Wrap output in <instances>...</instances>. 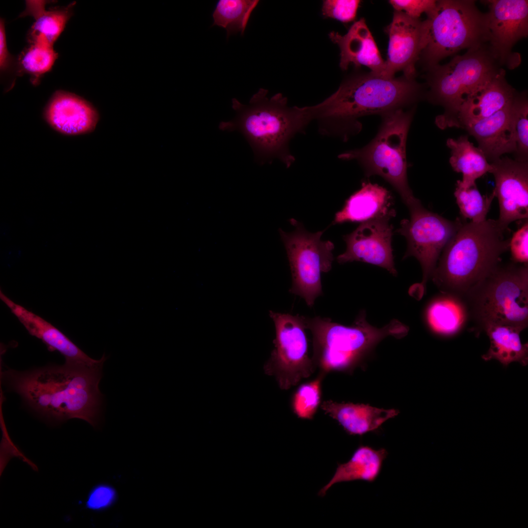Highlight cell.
Masks as SVG:
<instances>
[{"mask_svg": "<svg viewBox=\"0 0 528 528\" xmlns=\"http://www.w3.org/2000/svg\"><path fill=\"white\" fill-rule=\"evenodd\" d=\"M106 358L94 365L65 363L34 370L1 371V381L41 416L53 421L99 420L103 395L99 384Z\"/></svg>", "mask_w": 528, "mask_h": 528, "instance_id": "1", "label": "cell"}, {"mask_svg": "<svg viewBox=\"0 0 528 528\" xmlns=\"http://www.w3.org/2000/svg\"><path fill=\"white\" fill-rule=\"evenodd\" d=\"M422 91V86L415 78L358 73L347 78L322 102L308 108L311 121L317 122L320 134L345 141L361 130L360 117L383 115L403 109L419 100Z\"/></svg>", "mask_w": 528, "mask_h": 528, "instance_id": "2", "label": "cell"}, {"mask_svg": "<svg viewBox=\"0 0 528 528\" xmlns=\"http://www.w3.org/2000/svg\"><path fill=\"white\" fill-rule=\"evenodd\" d=\"M267 94V90L260 88L246 105L233 98L235 115L230 120L221 122L219 128L241 133L259 164L277 159L289 168L295 160L289 150L290 141L296 134L304 133L311 120L307 107H290L282 93L270 98Z\"/></svg>", "mask_w": 528, "mask_h": 528, "instance_id": "3", "label": "cell"}, {"mask_svg": "<svg viewBox=\"0 0 528 528\" xmlns=\"http://www.w3.org/2000/svg\"><path fill=\"white\" fill-rule=\"evenodd\" d=\"M497 220H462L442 250L431 278L442 293L462 299L500 263L509 239Z\"/></svg>", "mask_w": 528, "mask_h": 528, "instance_id": "4", "label": "cell"}, {"mask_svg": "<svg viewBox=\"0 0 528 528\" xmlns=\"http://www.w3.org/2000/svg\"><path fill=\"white\" fill-rule=\"evenodd\" d=\"M303 318L312 335V360L325 374L333 371L352 372L382 340L389 336L403 337L409 330L396 319L382 328L374 327L367 321L364 311L348 326L320 316Z\"/></svg>", "mask_w": 528, "mask_h": 528, "instance_id": "5", "label": "cell"}, {"mask_svg": "<svg viewBox=\"0 0 528 528\" xmlns=\"http://www.w3.org/2000/svg\"><path fill=\"white\" fill-rule=\"evenodd\" d=\"M479 330L505 325L522 331L528 325V266L500 263L463 299Z\"/></svg>", "mask_w": 528, "mask_h": 528, "instance_id": "6", "label": "cell"}, {"mask_svg": "<svg viewBox=\"0 0 528 528\" xmlns=\"http://www.w3.org/2000/svg\"><path fill=\"white\" fill-rule=\"evenodd\" d=\"M423 23L418 61L426 70L461 50L478 47L488 41L487 13H482L474 0H437Z\"/></svg>", "mask_w": 528, "mask_h": 528, "instance_id": "7", "label": "cell"}, {"mask_svg": "<svg viewBox=\"0 0 528 528\" xmlns=\"http://www.w3.org/2000/svg\"><path fill=\"white\" fill-rule=\"evenodd\" d=\"M489 45H483L457 55L448 63L430 68L426 76L429 88L427 99L444 108L443 114L436 118L441 129L458 127L459 109L471 94L484 85L503 69Z\"/></svg>", "mask_w": 528, "mask_h": 528, "instance_id": "8", "label": "cell"}, {"mask_svg": "<svg viewBox=\"0 0 528 528\" xmlns=\"http://www.w3.org/2000/svg\"><path fill=\"white\" fill-rule=\"evenodd\" d=\"M414 110L398 109L384 115L375 138L360 149L341 153L338 158L356 160L367 176L378 175L388 181L409 211L421 204L410 189L407 176L406 143Z\"/></svg>", "mask_w": 528, "mask_h": 528, "instance_id": "9", "label": "cell"}, {"mask_svg": "<svg viewBox=\"0 0 528 528\" xmlns=\"http://www.w3.org/2000/svg\"><path fill=\"white\" fill-rule=\"evenodd\" d=\"M294 230L279 233L286 249L292 275L289 292L302 298L309 307L322 294L321 274L329 272L334 260L333 243L322 241L324 231H308L303 224L290 220Z\"/></svg>", "mask_w": 528, "mask_h": 528, "instance_id": "10", "label": "cell"}, {"mask_svg": "<svg viewBox=\"0 0 528 528\" xmlns=\"http://www.w3.org/2000/svg\"><path fill=\"white\" fill-rule=\"evenodd\" d=\"M269 315L274 323V348L264 365L265 373L275 377L282 390H287L308 378L315 367L308 354L307 329L303 316L276 312Z\"/></svg>", "mask_w": 528, "mask_h": 528, "instance_id": "11", "label": "cell"}, {"mask_svg": "<svg viewBox=\"0 0 528 528\" xmlns=\"http://www.w3.org/2000/svg\"><path fill=\"white\" fill-rule=\"evenodd\" d=\"M409 219H403L396 232L404 236L407 248L403 259L415 257L422 270V282L418 285L426 290L444 247L459 228L462 220H450L432 212L421 204L410 210Z\"/></svg>", "mask_w": 528, "mask_h": 528, "instance_id": "12", "label": "cell"}, {"mask_svg": "<svg viewBox=\"0 0 528 528\" xmlns=\"http://www.w3.org/2000/svg\"><path fill=\"white\" fill-rule=\"evenodd\" d=\"M495 179L493 192L498 200L497 223L506 231L512 222L528 218V161L500 157L490 163Z\"/></svg>", "mask_w": 528, "mask_h": 528, "instance_id": "13", "label": "cell"}, {"mask_svg": "<svg viewBox=\"0 0 528 528\" xmlns=\"http://www.w3.org/2000/svg\"><path fill=\"white\" fill-rule=\"evenodd\" d=\"M392 218L386 216L362 222L352 233L344 235L347 248L337 257L338 263H367L384 268L396 276L391 244L393 226L390 220Z\"/></svg>", "mask_w": 528, "mask_h": 528, "instance_id": "14", "label": "cell"}, {"mask_svg": "<svg viewBox=\"0 0 528 528\" xmlns=\"http://www.w3.org/2000/svg\"><path fill=\"white\" fill-rule=\"evenodd\" d=\"M385 31L389 36V43L381 77L393 78L396 72L402 71L405 77L415 78V66L423 48V21L403 12L395 11L392 22Z\"/></svg>", "mask_w": 528, "mask_h": 528, "instance_id": "15", "label": "cell"}, {"mask_svg": "<svg viewBox=\"0 0 528 528\" xmlns=\"http://www.w3.org/2000/svg\"><path fill=\"white\" fill-rule=\"evenodd\" d=\"M490 48L500 65L510 61L514 44L528 34V1L487 0Z\"/></svg>", "mask_w": 528, "mask_h": 528, "instance_id": "16", "label": "cell"}, {"mask_svg": "<svg viewBox=\"0 0 528 528\" xmlns=\"http://www.w3.org/2000/svg\"><path fill=\"white\" fill-rule=\"evenodd\" d=\"M0 299L30 335L41 339L49 351L59 352L65 357V363L94 365L107 358L105 353L99 359L91 358L59 329L41 317L14 302L1 290Z\"/></svg>", "mask_w": 528, "mask_h": 528, "instance_id": "17", "label": "cell"}, {"mask_svg": "<svg viewBox=\"0 0 528 528\" xmlns=\"http://www.w3.org/2000/svg\"><path fill=\"white\" fill-rule=\"evenodd\" d=\"M329 36L340 49L339 66L342 70H347L350 65L355 67L365 66L372 73L381 76L385 61L364 18L354 22L346 34L331 31Z\"/></svg>", "mask_w": 528, "mask_h": 528, "instance_id": "18", "label": "cell"}, {"mask_svg": "<svg viewBox=\"0 0 528 528\" xmlns=\"http://www.w3.org/2000/svg\"><path fill=\"white\" fill-rule=\"evenodd\" d=\"M46 120L57 131L70 135L92 132L99 119L96 110L86 100L62 91L56 92L45 111Z\"/></svg>", "mask_w": 528, "mask_h": 528, "instance_id": "19", "label": "cell"}, {"mask_svg": "<svg viewBox=\"0 0 528 528\" xmlns=\"http://www.w3.org/2000/svg\"><path fill=\"white\" fill-rule=\"evenodd\" d=\"M511 102L493 114L462 127L475 138L478 148L491 162L516 151L511 121Z\"/></svg>", "mask_w": 528, "mask_h": 528, "instance_id": "20", "label": "cell"}, {"mask_svg": "<svg viewBox=\"0 0 528 528\" xmlns=\"http://www.w3.org/2000/svg\"><path fill=\"white\" fill-rule=\"evenodd\" d=\"M505 72L502 70L465 99L458 112V127L487 117L511 102L516 93Z\"/></svg>", "mask_w": 528, "mask_h": 528, "instance_id": "21", "label": "cell"}, {"mask_svg": "<svg viewBox=\"0 0 528 528\" xmlns=\"http://www.w3.org/2000/svg\"><path fill=\"white\" fill-rule=\"evenodd\" d=\"M325 414L336 420L350 435L361 436L378 429L385 421L395 417L399 411L385 409L368 404L339 403L332 400L320 405Z\"/></svg>", "mask_w": 528, "mask_h": 528, "instance_id": "22", "label": "cell"}, {"mask_svg": "<svg viewBox=\"0 0 528 528\" xmlns=\"http://www.w3.org/2000/svg\"><path fill=\"white\" fill-rule=\"evenodd\" d=\"M392 198L385 188L364 182L360 190L346 200L343 208L335 215L333 224L347 222L360 223L375 218L395 217Z\"/></svg>", "mask_w": 528, "mask_h": 528, "instance_id": "23", "label": "cell"}, {"mask_svg": "<svg viewBox=\"0 0 528 528\" xmlns=\"http://www.w3.org/2000/svg\"><path fill=\"white\" fill-rule=\"evenodd\" d=\"M388 453L384 448L376 449L368 445H359L350 460L338 463L333 477L318 492L324 496L334 484L354 481L374 482L379 475Z\"/></svg>", "mask_w": 528, "mask_h": 528, "instance_id": "24", "label": "cell"}, {"mask_svg": "<svg viewBox=\"0 0 528 528\" xmlns=\"http://www.w3.org/2000/svg\"><path fill=\"white\" fill-rule=\"evenodd\" d=\"M430 329L442 336H452L459 333L469 317L464 301L455 295L444 294L433 299L425 312Z\"/></svg>", "mask_w": 528, "mask_h": 528, "instance_id": "25", "label": "cell"}, {"mask_svg": "<svg viewBox=\"0 0 528 528\" xmlns=\"http://www.w3.org/2000/svg\"><path fill=\"white\" fill-rule=\"evenodd\" d=\"M482 330L490 341L488 351L482 356L484 360L495 359L505 367L513 362L523 366L528 364V344L521 342V330L508 325H490Z\"/></svg>", "mask_w": 528, "mask_h": 528, "instance_id": "26", "label": "cell"}, {"mask_svg": "<svg viewBox=\"0 0 528 528\" xmlns=\"http://www.w3.org/2000/svg\"><path fill=\"white\" fill-rule=\"evenodd\" d=\"M446 145L451 150L449 163L454 171L462 174V180L458 181L463 186L475 184L478 178L490 173L491 164L482 151L469 141L467 136L448 138Z\"/></svg>", "mask_w": 528, "mask_h": 528, "instance_id": "27", "label": "cell"}, {"mask_svg": "<svg viewBox=\"0 0 528 528\" xmlns=\"http://www.w3.org/2000/svg\"><path fill=\"white\" fill-rule=\"evenodd\" d=\"M44 0H26L25 10L21 16H30L33 23L28 34V39L40 38L53 45L64 30L72 14L74 3L66 7L45 9Z\"/></svg>", "mask_w": 528, "mask_h": 528, "instance_id": "28", "label": "cell"}, {"mask_svg": "<svg viewBox=\"0 0 528 528\" xmlns=\"http://www.w3.org/2000/svg\"><path fill=\"white\" fill-rule=\"evenodd\" d=\"M257 0H219L213 12V23L224 28L227 38L245 31L251 13L258 4Z\"/></svg>", "mask_w": 528, "mask_h": 528, "instance_id": "29", "label": "cell"}, {"mask_svg": "<svg viewBox=\"0 0 528 528\" xmlns=\"http://www.w3.org/2000/svg\"><path fill=\"white\" fill-rule=\"evenodd\" d=\"M30 46L21 54L19 59V72L28 73L33 79L49 71L57 58L53 45L45 40L36 38L29 40Z\"/></svg>", "mask_w": 528, "mask_h": 528, "instance_id": "30", "label": "cell"}, {"mask_svg": "<svg viewBox=\"0 0 528 528\" xmlns=\"http://www.w3.org/2000/svg\"><path fill=\"white\" fill-rule=\"evenodd\" d=\"M454 196L463 219L472 222L485 220L492 200L493 192L489 196H483L476 184L464 187L457 180Z\"/></svg>", "mask_w": 528, "mask_h": 528, "instance_id": "31", "label": "cell"}, {"mask_svg": "<svg viewBox=\"0 0 528 528\" xmlns=\"http://www.w3.org/2000/svg\"><path fill=\"white\" fill-rule=\"evenodd\" d=\"M325 375L319 372L315 379L302 384L293 394L291 407L298 418L308 420L313 418L321 404L322 386Z\"/></svg>", "mask_w": 528, "mask_h": 528, "instance_id": "32", "label": "cell"}, {"mask_svg": "<svg viewBox=\"0 0 528 528\" xmlns=\"http://www.w3.org/2000/svg\"><path fill=\"white\" fill-rule=\"evenodd\" d=\"M512 129L518 160L528 161V102L525 94H516L511 104Z\"/></svg>", "mask_w": 528, "mask_h": 528, "instance_id": "33", "label": "cell"}, {"mask_svg": "<svg viewBox=\"0 0 528 528\" xmlns=\"http://www.w3.org/2000/svg\"><path fill=\"white\" fill-rule=\"evenodd\" d=\"M358 0H326L323 1L322 11L326 18L348 23L353 21L360 3Z\"/></svg>", "mask_w": 528, "mask_h": 528, "instance_id": "34", "label": "cell"}, {"mask_svg": "<svg viewBox=\"0 0 528 528\" xmlns=\"http://www.w3.org/2000/svg\"><path fill=\"white\" fill-rule=\"evenodd\" d=\"M528 220L516 231L509 239V249L513 262L523 264L528 263Z\"/></svg>", "mask_w": 528, "mask_h": 528, "instance_id": "35", "label": "cell"}, {"mask_svg": "<svg viewBox=\"0 0 528 528\" xmlns=\"http://www.w3.org/2000/svg\"><path fill=\"white\" fill-rule=\"evenodd\" d=\"M436 1L435 0H390L389 2L395 11H403L409 17L419 19L423 13L427 14L433 10Z\"/></svg>", "mask_w": 528, "mask_h": 528, "instance_id": "36", "label": "cell"}, {"mask_svg": "<svg viewBox=\"0 0 528 528\" xmlns=\"http://www.w3.org/2000/svg\"><path fill=\"white\" fill-rule=\"evenodd\" d=\"M115 491L110 487L100 485L89 494L87 505L89 508L99 509L109 506L115 499Z\"/></svg>", "mask_w": 528, "mask_h": 528, "instance_id": "37", "label": "cell"}, {"mask_svg": "<svg viewBox=\"0 0 528 528\" xmlns=\"http://www.w3.org/2000/svg\"><path fill=\"white\" fill-rule=\"evenodd\" d=\"M9 64V54L7 48L4 23L2 20L0 23V66L3 70Z\"/></svg>", "mask_w": 528, "mask_h": 528, "instance_id": "38", "label": "cell"}]
</instances>
